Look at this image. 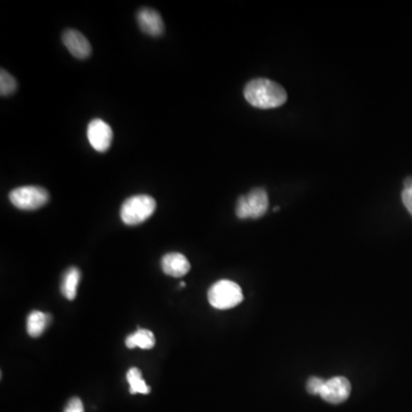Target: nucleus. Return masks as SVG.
I'll return each instance as SVG.
<instances>
[{"mask_svg":"<svg viewBox=\"0 0 412 412\" xmlns=\"http://www.w3.org/2000/svg\"><path fill=\"white\" fill-rule=\"evenodd\" d=\"M269 200L264 188H254L247 196H241L236 204L238 219H259L267 212Z\"/></svg>","mask_w":412,"mask_h":412,"instance_id":"4","label":"nucleus"},{"mask_svg":"<svg viewBox=\"0 0 412 412\" xmlns=\"http://www.w3.org/2000/svg\"><path fill=\"white\" fill-rule=\"evenodd\" d=\"M79 281H81V270L78 268L70 267L64 273L62 279L61 292L68 300H73L77 296Z\"/></svg>","mask_w":412,"mask_h":412,"instance_id":"13","label":"nucleus"},{"mask_svg":"<svg viewBox=\"0 0 412 412\" xmlns=\"http://www.w3.org/2000/svg\"><path fill=\"white\" fill-rule=\"evenodd\" d=\"M155 343L156 339L154 334L147 329H139L137 332L130 334L125 340L126 347L131 349L135 347L141 349H154Z\"/></svg>","mask_w":412,"mask_h":412,"instance_id":"12","label":"nucleus"},{"mask_svg":"<svg viewBox=\"0 0 412 412\" xmlns=\"http://www.w3.org/2000/svg\"><path fill=\"white\" fill-rule=\"evenodd\" d=\"M9 200L16 209L34 211V210L41 209L48 203L50 194L43 187H19L11 192Z\"/></svg>","mask_w":412,"mask_h":412,"instance_id":"5","label":"nucleus"},{"mask_svg":"<svg viewBox=\"0 0 412 412\" xmlns=\"http://www.w3.org/2000/svg\"><path fill=\"white\" fill-rule=\"evenodd\" d=\"M156 210V202L148 195H135L123 203L120 219L128 226H137L148 220Z\"/></svg>","mask_w":412,"mask_h":412,"instance_id":"2","label":"nucleus"},{"mask_svg":"<svg viewBox=\"0 0 412 412\" xmlns=\"http://www.w3.org/2000/svg\"><path fill=\"white\" fill-rule=\"evenodd\" d=\"M244 96L251 105L260 109L281 107L287 100V91L267 78H256L247 83Z\"/></svg>","mask_w":412,"mask_h":412,"instance_id":"1","label":"nucleus"},{"mask_svg":"<svg viewBox=\"0 0 412 412\" xmlns=\"http://www.w3.org/2000/svg\"><path fill=\"white\" fill-rule=\"evenodd\" d=\"M207 299L217 309H230L243 302V292L235 282L221 279L210 287Z\"/></svg>","mask_w":412,"mask_h":412,"instance_id":"3","label":"nucleus"},{"mask_svg":"<svg viewBox=\"0 0 412 412\" xmlns=\"http://www.w3.org/2000/svg\"><path fill=\"white\" fill-rule=\"evenodd\" d=\"M18 88L16 81L11 73H7L6 70L1 69L0 71V94L1 96H9L14 93Z\"/></svg>","mask_w":412,"mask_h":412,"instance_id":"15","label":"nucleus"},{"mask_svg":"<svg viewBox=\"0 0 412 412\" xmlns=\"http://www.w3.org/2000/svg\"><path fill=\"white\" fill-rule=\"evenodd\" d=\"M138 24L140 29L149 36H160L164 31V24L160 13L154 9H143L138 13Z\"/></svg>","mask_w":412,"mask_h":412,"instance_id":"10","label":"nucleus"},{"mask_svg":"<svg viewBox=\"0 0 412 412\" xmlns=\"http://www.w3.org/2000/svg\"><path fill=\"white\" fill-rule=\"evenodd\" d=\"M62 41H63L64 46L67 47L68 51L76 58L84 60L91 56L92 47H91L90 41L81 32L73 29L66 30L62 35Z\"/></svg>","mask_w":412,"mask_h":412,"instance_id":"8","label":"nucleus"},{"mask_svg":"<svg viewBox=\"0 0 412 412\" xmlns=\"http://www.w3.org/2000/svg\"><path fill=\"white\" fill-rule=\"evenodd\" d=\"M402 202L406 210L412 215V177H406L404 180V188L402 192Z\"/></svg>","mask_w":412,"mask_h":412,"instance_id":"16","label":"nucleus"},{"mask_svg":"<svg viewBox=\"0 0 412 412\" xmlns=\"http://www.w3.org/2000/svg\"><path fill=\"white\" fill-rule=\"evenodd\" d=\"M351 392V386L349 379L339 376L325 381L319 396L329 403L340 404L349 398Z\"/></svg>","mask_w":412,"mask_h":412,"instance_id":"7","label":"nucleus"},{"mask_svg":"<svg viewBox=\"0 0 412 412\" xmlns=\"http://www.w3.org/2000/svg\"><path fill=\"white\" fill-rule=\"evenodd\" d=\"M128 385H130V393L131 394L147 395L150 393V387L143 381V374L138 368H131L126 375Z\"/></svg>","mask_w":412,"mask_h":412,"instance_id":"14","label":"nucleus"},{"mask_svg":"<svg viewBox=\"0 0 412 412\" xmlns=\"http://www.w3.org/2000/svg\"><path fill=\"white\" fill-rule=\"evenodd\" d=\"M113 138V130L105 120L99 118L91 120L88 126V139L93 149L99 153H105L110 148Z\"/></svg>","mask_w":412,"mask_h":412,"instance_id":"6","label":"nucleus"},{"mask_svg":"<svg viewBox=\"0 0 412 412\" xmlns=\"http://www.w3.org/2000/svg\"><path fill=\"white\" fill-rule=\"evenodd\" d=\"M325 381L322 378L319 377H311L307 381V385H306V388H307V392L311 395H319L321 391H322L323 386H324Z\"/></svg>","mask_w":412,"mask_h":412,"instance_id":"17","label":"nucleus"},{"mask_svg":"<svg viewBox=\"0 0 412 412\" xmlns=\"http://www.w3.org/2000/svg\"><path fill=\"white\" fill-rule=\"evenodd\" d=\"M180 287H186V283H185V282H181V283H180Z\"/></svg>","mask_w":412,"mask_h":412,"instance_id":"19","label":"nucleus"},{"mask_svg":"<svg viewBox=\"0 0 412 412\" xmlns=\"http://www.w3.org/2000/svg\"><path fill=\"white\" fill-rule=\"evenodd\" d=\"M64 412H85L84 406H83V402H81V398H71V400L68 402Z\"/></svg>","mask_w":412,"mask_h":412,"instance_id":"18","label":"nucleus"},{"mask_svg":"<svg viewBox=\"0 0 412 412\" xmlns=\"http://www.w3.org/2000/svg\"><path fill=\"white\" fill-rule=\"evenodd\" d=\"M162 269L166 275L179 279L188 274L190 264L182 253L171 252L163 257Z\"/></svg>","mask_w":412,"mask_h":412,"instance_id":"9","label":"nucleus"},{"mask_svg":"<svg viewBox=\"0 0 412 412\" xmlns=\"http://www.w3.org/2000/svg\"><path fill=\"white\" fill-rule=\"evenodd\" d=\"M52 316L41 311H34L30 313L26 319V331L30 337H39L45 331L47 325L50 324Z\"/></svg>","mask_w":412,"mask_h":412,"instance_id":"11","label":"nucleus"}]
</instances>
